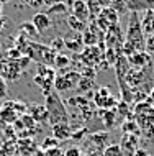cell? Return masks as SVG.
<instances>
[{"label":"cell","mask_w":154,"mask_h":156,"mask_svg":"<svg viewBox=\"0 0 154 156\" xmlns=\"http://www.w3.org/2000/svg\"><path fill=\"white\" fill-rule=\"evenodd\" d=\"M20 35L23 38H28V40H33L35 36H39V33L36 31V28L33 27L31 22H25V23H22V27H20Z\"/></svg>","instance_id":"ffe728a7"},{"label":"cell","mask_w":154,"mask_h":156,"mask_svg":"<svg viewBox=\"0 0 154 156\" xmlns=\"http://www.w3.org/2000/svg\"><path fill=\"white\" fill-rule=\"evenodd\" d=\"M49 48H51L53 51L57 54L59 49H64L66 48V46H64V40H61V38H54V40L51 41V44H49Z\"/></svg>","instance_id":"484cf974"},{"label":"cell","mask_w":154,"mask_h":156,"mask_svg":"<svg viewBox=\"0 0 154 156\" xmlns=\"http://www.w3.org/2000/svg\"><path fill=\"white\" fill-rule=\"evenodd\" d=\"M56 13H67V5L62 2V3H57V5H53V7L48 8V15L49 16H53Z\"/></svg>","instance_id":"cb8c5ba5"},{"label":"cell","mask_w":154,"mask_h":156,"mask_svg":"<svg viewBox=\"0 0 154 156\" xmlns=\"http://www.w3.org/2000/svg\"><path fill=\"white\" fill-rule=\"evenodd\" d=\"M141 30L143 33H146V35H154V12L152 10H148L146 15H144V18L141 20Z\"/></svg>","instance_id":"e0dca14e"},{"label":"cell","mask_w":154,"mask_h":156,"mask_svg":"<svg viewBox=\"0 0 154 156\" xmlns=\"http://www.w3.org/2000/svg\"><path fill=\"white\" fill-rule=\"evenodd\" d=\"M70 10H72V16H76V18L87 23V20L90 16V8L84 0H74L70 3Z\"/></svg>","instance_id":"7c38bea8"},{"label":"cell","mask_w":154,"mask_h":156,"mask_svg":"<svg viewBox=\"0 0 154 156\" xmlns=\"http://www.w3.org/2000/svg\"><path fill=\"white\" fill-rule=\"evenodd\" d=\"M143 30H141V23L136 20V15H133L131 18V23L128 27V31H126V43H130L136 51H143L144 48V38H143Z\"/></svg>","instance_id":"277c9868"},{"label":"cell","mask_w":154,"mask_h":156,"mask_svg":"<svg viewBox=\"0 0 154 156\" xmlns=\"http://www.w3.org/2000/svg\"><path fill=\"white\" fill-rule=\"evenodd\" d=\"M10 0H0V5H5V3H8Z\"/></svg>","instance_id":"e575fe53"},{"label":"cell","mask_w":154,"mask_h":156,"mask_svg":"<svg viewBox=\"0 0 154 156\" xmlns=\"http://www.w3.org/2000/svg\"><path fill=\"white\" fill-rule=\"evenodd\" d=\"M0 16H2V5H0Z\"/></svg>","instance_id":"d590c367"},{"label":"cell","mask_w":154,"mask_h":156,"mask_svg":"<svg viewBox=\"0 0 154 156\" xmlns=\"http://www.w3.org/2000/svg\"><path fill=\"white\" fill-rule=\"evenodd\" d=\"M80 62H84V64H87L89 67H94V66H97L98 62H100L103 58H100V49L98 48H95V46H87V48L84 49V53L80 54Z\"/></svg>","instance_id":"9c48e42d"},{"label":"cell","mask_w":154,"mask_h":156,"mask_svg":"<svg viewBox=\"0 0 154 156\" xmlns=\"http://www.w3.org/2000/svg\"><path fill=\"white\" fill-rule=\"evenodd\" d=\"M67 27L70 28L72 31H76V33H84L85 30H87V23L85 22H82V20H79V18H76V16H72V15H69L67 16Z\"/></svg>","instance_id":"d6986e66"},{"label":"cell","mask_w":154,"mask_h":156,"mask_svg":"<svg viewBox=\"0 0 154 156\" xmlns=\"http://www.w3.org/2000/svg\"><path fill=\"white\" fill-rule=\"evenodd\" d=\"M0 76L5 79L7 82L10 81H16L22 76V69H20L18 62L16 61H2L0 62Z\"/></svg>","instance_id":"52a82bcc"},{"label":"cell","mask_w":154,"mask_h":156,"mask_svg":"<svg viewBox=\"0 0 154 156\" xmlns=\"http://www.w3.org/2000/svg\"><path fill=\"white\" fill-rule=\"evenodd\" d=\"M8 95V82L0 76V100H3Z\"/></svg>","instance_id":"4316f807"},{"label":"cell","mask_w":154,"mask_h":156,"mask_svg":"<svg viewBox=\"0 0 154 156\" xmlns=\"http://www.w3.org/2000/svg\"><path fill=\"white\" fill-rule=\"evenodd\" d=\"M16 120H18V113H16L10 105L5 104L2 108H0V122H2V123L10 125V123H15Z\"/></svg>","instance_id":"2e32d148"},{"label":"cell","mask_w":154,"mask_h":156,"mask_svg":"<svg viewBox=\"0 0 154 156\" xmlns=\"http://www.w3.org/2000/svg\"><path fill=\"white\" fill-rule=\"evenodd\" d=\"M8 25V18L7 16H0V31H3Z\"/></svg>","instance_id":"1f68e13d"},{"label":"cell","mask_w":154,"mask_h":156,"mask_svg":"<svg viewBox=\"0 0 154 156\" xmlns=\"http://www.w3.org/2000/svg\"><path fill=\"white\" fill-rule=\"evenodd\" d=\"M126 59H128V64H130L133 69L144 71V67L151 62V56H149L146 51H136L135 54H131L130 58H126Z\"/></svg>","instance_id":"30bf717a"},{"label":"cell","mask_w":154,"mask_h":156,"mask_svg":"<svg viewBox=\"0 0 154 156\" xmlns=\"http://www.w3.org/2000/svg\"><path fill=\"white\" fill-rule=\"evenodd\" d=\"M120 148H121L123 154L135 156L136 150H138V136H136V135H133V133L123 135L121 143H120Z\"/></svg>","instance_id":"8fae6325"},{"label":"cell","mask_w":154,"mask_h":156,"mask_svg":"<svg viewBox=\"0 0 154 156\" xmlns=\"http://www.w3.org/2000/svg\"><path fill=\"white\" fill-rule=\"evenodd\" d=\"M28 115H30L36 123H46L48 122V110H46L44 105H38V104L30 105V107H28Z\"/></svg>","instance_id":"9a60e30c"},{"label":"cell","mask_w":154,"mask_h":156,"mask_svg":"<svg viewBox=\"0 0 154 156\" xmlns=\"http://www.w3.org/2000/svg\"><path fill=\"white\" fill-rule=\"evenodd\" d=\"M94 87V79H89V77H82L80 76V79H79V82H77V92L79 94H85L87 90H90Z\"/></svg>","instance_id":"44dd1931"},{"label":"cell","mask_w":154,"mask_h":156,"mask_svg":"<svg viewBox=\"0 0 154 156\" xmlns=\"http://www.w3.org/2000/svg\"><path fill=\"white\" fill-rule=\"evenodd\" d=\"M72 126L69 123H56V125H51V133L53 136L56 138L57 141H64V140H69L72 138Z\"/></svg>","instance_id":"4fadbf2b"},{"label":"cell","mask_w":154,"mask_h":156,"mask_svg":"<svg viewBox=\"0 0 154 156\" xmlns=\"http://www.w3.org/2000/svg\"><path fill=\"white\" fill-rule=\"evenodd\" d=\"M102 156H125L120 145H108L105 150L102 151Z\"/></svg>","instance_id":"603a6c76"},{"label":"cell","mask_w":154,"mask_h":156,"mask_svg":"<svg viewBox=\"0 0 154 156\" xmlns=\"http://www.w3.org/2000/svg\"><path fill=\"white\" fill-rule=\"evenodd\" d=\"M135 117H136V125L144 126V125H152L154 122V107L148 100L136 104L135 107Z\"/></svg>","instance_id":"5b68a950"},{"label":"cell","mask_w":154,"mask_h":156,"mask_svg":"<svg viewBox=\"0 0 154 156\" xmlns=\"http://www.w3.org/2000/svg\"><path fill=\"white\" fill-rule=\"evenodd\" d=\"M64 0H43V5H46L48 8L53 5H57V3H62Z\"/></svg>","instance_id":"4dcf8cb0"},{"label":"cell","mask_w":154,"mask_h":156,"mask_svg":"<svg viewBox=\"0 0 154 156\" xmlns=\"http://www.w3.org/2000/svg\"><path fill=\"white\" fill-rule=\"evenodd\" d=\"M144 49L149 56L154 54V35H148V38L144 40Z\"/></svg>","instance_id":"d4e9b609"},{"label":"cell","mask_w":154,"mask_h":156,"mask_svg":"<svg viewBox=\"0 0 154 156\" xmlns=\"http://www.w3.org/2000/svg\"><path fill=\"white\" fill-rule=\"evenodd\" d=\"M46 97V107L48 110V122L51 125H56V123H69V113H67V108H66L64 102L61 100L59 94L56 90L49 92Z\"/></svg>","instance_id":"6da1fadb"},{"label":"cell","mask_w":154,"mask_h":156,"mask_svg":"<svg viewBox=\"0 0 154 156\" xmlns=\"http://www.w3.org/2000/svg\"><path fill=\"white\" fill-rule=\"evenodd\" d=\"M70 64H72V58H69L67 54H61V53H57L56 58H54V61H53V66L56 67L57 71H62V73L67 71Z\"/></svg>","instance_id":"ac0fdd59"},{"label":"cell","mask_w":154,"mask_h":156,"mask_svg":"<svg viewBox=\"0 0 154 156\" xmlns=\"http://www.w3.org/2000/svg\"><path fill=\"white\" fill-rule=\"evenodd\" d=\"M146 100H148V102L154 107V87L151 89V92H149V95H148V99H146Z\"/></svg>","instance_id":"d6a6232c"},{"label":"cell","mask_w":154,"mask_h":156,"mask_svg":"<svg viewBox=\"0 0 154 156\" xmlns=\"http://www.w3.org/2000/svg\"><path fill=\"white\" fill-rule=\"evenodd\" d=\"M113 25L116 27L118 25V13L113 10V8H105L100 15H98V27L102 30H111Z\"/></svg>","instance_id":"ba28073f"},{"label":"cell","mask_w":154,"mask_h":156,"mask_svg":"<svg viewBox=\"0 0 154 156\" xmlns=\"http://www.w3.org/2000/svg\"><path fill=\"white\" fill-rule=\"evenodd\" d=\"M31 23H33V27L36 28V31H38L39 35H43V33L51 27V16L48 13H43V12H38V13L33 15Z\"/></svg>","instance_id":"5bb4252c"},{"label":"cell","mask_w":154,"mask_h":156,"mask_svg":"<svg viewBox=\"0 0 154 156\" xmlns=\"http://www.w3.org/2000/svg\"><path fill=\"white\" fill-rule=\"evenodd\" d=\"M64 156H82V151L79 146H70V148H66Z\"/></svg>","instance_id":"83f0119b"},{"label":"cell","mask_w":154,"mask_h":156,"mask_svg":"<svg viewBox=\"0 0 154 156\" xmlns=\"http://www.w3.org/2000/svg\"><path fill=\"white\" fill-rule=\"evenodd\" d=\"M123 130H125L126 133L136 132V130H138V125H136L135 122H125V125H123Z\"/></svg>","instance_id":"f546056e"},{"label":"cell","mask_w":154,"mask_h":156,"mask_svg":"<svg viewBox=\"0 0 154 156\" xmlns=\"http://www.w3.org/2000/svg\"><path fill=\"white\" fill-rule=\"evenodd\" d=\"M54 79H56L54 69L51 66H44V64H39L35 76H33V81L43 90V95H48L49 92L54 90Z\"/></svg>","instance_id":"7a4b0ae2"},{"label":"cell","mask_w":154,"mask_h":156,"mask_svg":"<svg viewBox=\"0 0 154 156\" xmlns=\"http://www.w3.org/2000/svg\"><path fill=\"white\" fill-rule=\"evenodd\" d=\"M23 3L26 7H31V8H41L43 7V0H23Z\"/></svg>","instance_id":"f1b7e54d"},{"label":"cell","mask_w":154,"mask_h":156,"mask_svg":"<svg viewBox=\"0 0 154 156\" xmlns=\"http://www.w3.org/2000/svg\"><path fill=\"white\" fill-rule=\"evenodd\" d=\"M135 156H149L148 153H146V151H144V150H136V153H135Z\"/></svg>","instance_id":"836d02e7"},{"label":"cell","mask_w":154,"mask_h":156,"mask_svg":"<svg viewBox=\"0 0 154 156\" xmlns=\"http://www.w3.org/2000/svg\"><path fill=\"white\" fill-rule=\"evenodd\" d=\"M94 104L95 107H98L100 110H111L116 105L115 97L110 94L108 86H100L94 94Z\"/></svg>","instance_id":"8992f818"},{"label":"cell","mask_w":154,"mask_h":156,"mask_svg":"<svg viewBox=\"0 0 154 156\" xmlns=\"http://www.w3.org/2000/svg\"><path fill=\"white\" fill-rule=\"evenodd\" d=\"M56 148H59V141H57L54 136H48V138H44V141L41 143V150H43V151L56 150Z\"/></svg>","instance_id":"7402d4cb"},{"label":"cell","mask_w":154,"mask_h":156,"mask_svg":"<svg viewBox=\"0 0 154 156\" xmlns=\"http://www.w3.org/2000/svg\"><path fill=\"white\" fill-rule=\"evenodd\" d=\"M80 79V73L79 71H64L59 76L56 74L54 79V90L59 94V92H67L74 87H77V82Z\"/></svg>","instance_id":"3957f363"}]
</instances>
